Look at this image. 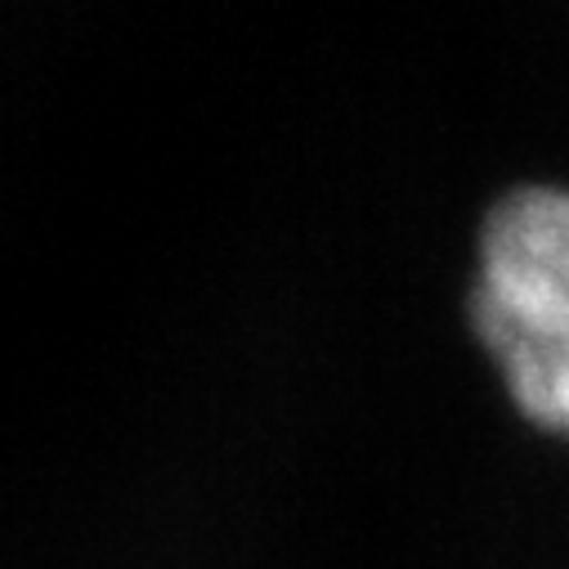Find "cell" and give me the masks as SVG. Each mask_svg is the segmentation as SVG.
Returning <instances> with one entry per match:
<instances>
[{
    "label": "cell",
    "instance_id": "1",
    "mask_svg": "<svg viewBox=\"0 0 569 569\" xmlns=\"http://www.w3.org/2000/svg\"><path fill=\"white\" fill-rule=\"evenodd\" d=\"M471 323L511 403L569 436V189H520L489 211Z\"/></svg>",
    "mask_w": 569,
    "mask_h": 569
}]
</instances>
